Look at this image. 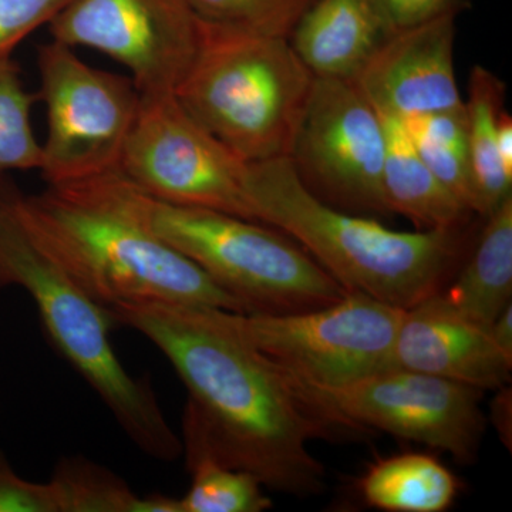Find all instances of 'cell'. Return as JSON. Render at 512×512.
<instances>
[{
    "label": "cell",
    "instance_id": "1",
    "mask_svg": "<svg viewBox=\"0 0 512 512\" xmlns=\"http://www.w3.org/2000/svg\"><path fill=\"white\" fill-rule=\"evenodd\" d=\"M110 312L154 343L187 389L185 461L210 456L293 497L325 490V467L309 446L342 427L291 372L242 339L224 309L126 303Z\"/></svg>",
    "mask_w": 512,
    "mask_h": 512
},
{
    "label": "cell",
    "instance_id": "2",
    "mask_svg": "<svg viewBox=\"0 0 512 512\" xmlns=\"http://www.w3.org/2000/svg\"><path fill=\"white\" fill-rule=\"evenodd\" d=\"M20 208L57 264L104 308L165 303L247 313L200 266L123 210L97 178L22 194Z\"/></svg>",
    "mask_w": 512,
    "mask_h": 512
},
{
    "label": "cell",
    "instance_id": "3",
    "mask_svg": "<svg viewBox=\"0 0 512 512\" xmlns=\"http://www.w3.org/2000/svg\"><path fill=\"white\" fill-rule=\"evenodd\" d=\"M255 221L278 229L315 259L346 292L410 309L439 292L461 251V229L394 231L320 200L291 158L248 165Z\"/></svg>",
    "mask_w": 512,
    "mask_h": 512
},
{
    "label": "cell",
    "instance_id": "4",
    "mask_svg": "<svg viewBox=\"0 0 512 512\" xmlns=\"http://www.w3.org/2000/svg\"><path fill=\"white\" fill-rule=\"evenodd\" d=\"M20 197L0 177V291L19 286L29 293L53 348L99 394L138 450L164 463L177 460L183 444L153 387L131 376L114 352L110 309L90 299L47 252L23 215Z\"/></svg>",
    "mask_w": 512,
    "mask_h": 512
},
{
    "label": "cell",
    "instance_id": "5",
    "mask_svg": "<svg viewBox=\"0 0 512 512\" xmlns=\"http://www.w3.org/2000/svg\"><path fill=\"white\" fill-rule=\"evenodd\" d=\"M97 180L123 210L200 266L247 313L309 311L346 295L305 249L278 229L228 212L156 200L119 171Z\"/></svg>",
    "mask_w": 512,
    "mask_h": 512
},
{
    "label": "cell",
    "instance_id": "6",
    "mask_svg": "<svg viewBox=\"0 0 512 512\" xmlns=\"http://www.w3.org/2000/svg\"><path fill=\"white\" fill-rule=\"evenodd\" d=\"M313 76L288 39L202 22L175 96L245 163L292 156Z\"/></svg>",
    "mask_w": 512,
    "mask_h": 512
},
{
    "label": "cell",
    "instance_id": "7",
    "mask_svg": "<svg viewBox=\"0 0 512 512\" xmlns=\"http://www.w3.org/2000/svg\"><path fill=\"white\" fill-rule=\"evenodd\" d=\"M46 138L39 171L50 187L83 183L119 170L141 96L127 77L96 69L64 43L37 53Z\"/></svg>",
    "mask_w": 512,
    "mask_h": 512
},
{
    "label": "cell",
    "instance_id": "8",
    "mask_svg": "<svg viewBox=\"0 0 512 512\" xmlns=\"http://www.w3.org/2000/svg\"><path fill=\"white\" fill-rule=\"evenodd\" d=\"M404 311L365 293L346 292L339 301L309 311H224V319L302 382L340 384L392 367Z\"/></svg>",
    "mask_w": 512,
    "mask_h": 512
},
{
    "label": "cell",
    "instance_id": "9",
    "mask_svg": "<svg viewBox=\"0 0 512 512\" xmlns=\"http://www.w3.org/2000/svg\"><path fill=\"white\" fill-rule=\"evenodd\" d=\"M248 165L173 93L141 96L117 171L156 200L255 221L245 187Z\"/></svg>",
    "mask_w": 512,
    "mask_h": 512
},
{
    "label": "cell",
    "instance_id": "10",
    "mask_svg": "<svg viewBox=\"0 0 512 512\" xmlns=\"http://www.w3.org/2000/svg\"><path fill=\"white\" fill-rule=\"evenodd\" d=\"M299 382L342 429L370 427L444 451L457 463L477 460L485 431L483 390L399 367L340 384Z\"/></svg>",
    "mask_w": 512,
    "mask_h": 512
},
{
    "label": "cell",
    "instance_id": "11",
    "mask_svg": "<svg viewBox=\"0 0 512 512\" xmlns=\"http://www.w3.org/2000/svg\"><path fill=\"white\" fill-rule=\"evenodd\" d=\"M49 28L56 42L123 64L141 96L175 93L201 40L188 0H72Z\"/></svg>",
    "mask_w": 512,
    "mask_h": 512
},
{
    "label": "cell",
    "instance_id": "12",
    "mask_svg": "<svg viewBox=\"0 0 512 512\" xmlns=\"http://www.w3.org/2000/svg\"><path fill=\"white\" fill-rule=\"evenodd\" d=\"M384 156L382 114L352 80L315 77L291 156L306 187L346 210L389 214Z\"/></svg>",
    "mask_w": 512,
    "mask_h": 512
},
{
    "label": "cell",
    "instance_id": "13",
    "mask_svg": "<svg viewBox=\"0 0 512 512\" xmlns=\"http://www.w3.org/2000/svg\"><path fill=\"white\" fill-rule=\"evenodd\" d=\"M456 16L390 33L352 82L382 116L406 117L464 106L454 70Z\"/></svg>",
    "mask_w": 512,
    "mask_h": 512
},
{
    "label": "cell",
    "instance_id": "14",
    "mask_svg": "<svg viewBox=\"0 0 512 512\" xmlns=\"http://www.w3.org/2000/svg\"><path fill=\"white\" fill-rule=\"evenodd\" d=\"M392 367L443 377L484 392L510 383L512 357L498 349L490 330L461 315L439 291L404 311Z\"/></svg>",
    "mask_w": 512,
    "mask_h": 512
},
{
    "label": "cell",
    "instance_id": "15",
    "mask_svg": "<svg viewBox=\"0 0 512 512\" xmlns=\"http://www.w3.org/2000/svg\"><path fill=\"white\" fill-rule=\"evenodd\" d=\"M387 35L376 0H315L289 42L313 76L352 80Z\"/></svg>",
    "mask_w": 512,
    "mask_h": 512
},
{
    "label": "cell",
    "instance_id": "16",
    "mask_svg": "<svg viewBox=\"0 0 512 512\" xmlns=\"http://www.w3.org/2000/svg\"><path fill=\"white\" fill-rule=\"evenodd\" d=\"M386 128L382 185L387 211L419 229H461L473 212L421 160L403 121L383 116Z\"/></svg>",
    "mask_w": 512,
    "mask_h": 512
},
{
    "label": "cell",
    "instance_id": "17",
    "mask_svg": "<svg viewBox=\"0 0 512 512\" xmlns=\"http://www.w3.org/2000/svg\"><path fill=\"white\" fill-rule=\"evenodd\" d=\"M485 220L470 261L447 291L440 292L461 315L488 329L512 303V195Z\"/></svg>",
    "mask_w": 512,
    "mask_h": 512
},
{
    "label": "cell",
    "instance_id": "18",
    "mask_svg": "<svg viewBox=\"0 0 512 512\" xmlns=\"http://www.w3.org/2000/svg\"><path fill=\"white\" fill-rule=\"evenodd\" d=\"M370 507L389 512H443L454 504L460 481L436 457L406 453L380 458L359 480Z\"/></svg>",
    "mask_w": 512,
    "mask_h": 512
},
{
    "label": "cell",
    "instance_id": "19",
    "mask_svg": "<svg viewBox=\"0 0 512 512\" xmlns=\"http://www.w3.org/2000/svg\"><path fill=\"white\" fill-rule=\"evenodd\" d=\"M504 101L505 84L485 67H474L464 107L477 214L484 218L512 195V175L504 170L497 153L498 120Z\"/></svg>",
    "mask_w": 512,
    "mask_h": 512
},
{
    "label": "cell",
    "instance_id": "20",
    "mask_svg": "<svg viewBox=\"0 0 512 512\" xmlns=\"http://www.w3.org/2000/svg\"><path fill=\"white\" fill-rule=\"evenodd\" d=\"M49 481L59 512H181L180 498L137 494L109 468L82 456L60 460Z\"/></svg>",
    "mask_w": 512,
    "mask_h": 512
},
{
    "label": "cell",
    "instance_id": "21",
    "mask_svg": "<svg viewBox=\"0 0 512 512\" xmlns=\"http://www.w3.org/2000/svg\"><path fill=\"white\" fill-rule=\"evenodd\" d=\"M431 173L477 214V197L468 153L466 107L400 119Z\"/></svg>",
    "mask_w": 512,
    "mask_h": 512
},
{
    "label": "cell",
    "instance_id": "22",
    "mask_svg": "<svg viewBox=\"0 0 512 512\" xmlns=\"http://www.w3.org/2000/svg\"><path fill=\"white\" fill-rule=\"evenodd\" d=\"M191 487L180 498L181 512H261L272 507L258 478L210 456L185 461Z\"/></svg>",
    "mask_w": 512,
    "mask_h": 512
},
{
    "label": "cell",
    "instance_id": "23",
    "mask_svg": "<svg viewBox=\"0 0 512 512\" xmlns=\"http://www.w3.org/2000/svg\"><path fill=\"white\" fill-rule=\"evenodd\" d=\"M35 101L12 55L0 57V177L9 171L39 170L42 144L32 126Z\"/></svg>",
    "mask_w": 512,
    "mask_h": 512
},
{
    "label": "cell",
    "instance_id": "24",
    "mask_svg": "<svg viewBox=\"0 0 512 512\" xmlns=\"http://www.w3.org/2000/svg\"><path fill=\"white\" fill-rule=\"evenodd\" d=\"M202 22L288 39L315 0H188Z\"/></svg>",
    "mask_w": 512,
    "mask_h": 512
},
{
    "label": "cell",
    "instance_id": "25",
    "mask_svg": "<svg viewBox=\"0 0 512 512\" xmlns=\"http://www.w3.org/2000/svg\"><path fill=\"white\" fill-rule=\"evenodd\" d=\"M72 0H0V57L49 23Z\"/></svg>",
    "mask_w": 512,
    "mask_h": 512
},
{
    "label": "cell",
    "instance_id": "26",
    "mask_svg": "<svg viewBox=\"0 0 512 512\" xmlns=\"http://www.w3.org/2000/svg\"><path fill=\"white\" fill-rule=\"evenodd\" d=\"M0 512H59L52 483H35L16 473L0 450Z\"/></svg>",
    "mask_w": 512,
    "mask_h": 512
},
{
    "label": "cell",
    "instance_id": "27",
    "mask_svg": "<svg viewBox=\"0 0 512 512\" xmlns=\"http://www.w3.org/2000/svg\"><path fill=\"white\" fill-rule=\"evenodd\" d=\"M387 32L412 28L443 16H456L470 6V0H376Z\"/></svg>",
    "mask_w": 512,
    "mask_h": 512
},
{
    "label": "cell",
    "instance_id": "28",
    "mask_svg": "<svg viewBox=\"0 0 512 512\" xmlns=\"http://www.w3.org/2000/svg\"><path fill=\"white\" fill-rule=\"evenodd\" d=\"M488 330L498 349L512 357V303L495 318Z\"/></svg>",
    "mask_w": 512,
    "mask_h": 512
},
{
    "label": "cell",
    "instance_id": "29",
    "mask_svg": "<svg viewBox=\"0 0 512 512\" xmlns=\"http://www.w3.org/2000/svg\"><path fill=\"white\" fill-rule=\"evenodd\" d=\"M497 153L504 170L512 175V119L505 110L498 120Z\"/></svg>",
    "mask_w": 512,
    "mask_h": 512
},
{
    "label": "cell",
    "instance_id": "30",
    "mask_svg": "<svg viewBox=\"0 0 512 512\" xmlns=\"http://www.w3.org/2000/svg\"><path fill=\"white\" fill-rule=\"evenodd\" d=\"M500 394L493 402V417L495 426L500 430L501 437L505 440V444L511 446V426L507 424V412L511 410V390L507 386L501 387Z\"/></svg>",
    "mask_w": 512,
    "mask_h": 512
}]
</instances>
